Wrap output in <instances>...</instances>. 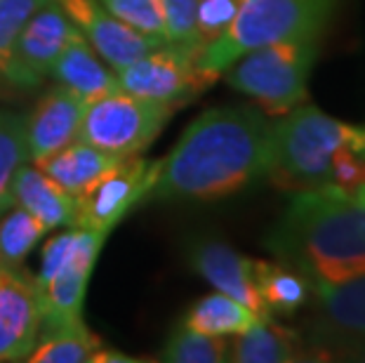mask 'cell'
Instances as JSON below:
<instances>
[{
    "label": "cell",
    "mask_w": 365,
    "mask_h": 363,
    "mask_svg": "<svg viewBox=\"0 0 365 363\" xmlns=\"http://www.w3.org/2000/svg\"><path fill=\"white\" fill-rule=\"evenodd\" d=\"M274 121L255 106H217L189 123L160 158L149 200L207 203L234 196L267 177Z\"/></svg>",
    "instance_id": "6da1fadb"
},
{
    "label": "cell",
    "mask_w": 365,
    "mask_h": 363,
    "mask_svg": "<svg viewBox=\"0 0 365 363\" xmlns=\"http://www.w3.org/2000/svg\"><path fill=\"white\" fill-rule=\"evenodd\" d=\"M264 245L309 283L365 276V203L335 187L292 191Z\"/></svg>",
    "instance_id": "7a4b0ae2"
},
{
    "label": "cell",
    "mask_w": 365,
    "mask_h": 363,
    "mask_svg": "<svg viewBox=\"0 0 365 363\" xmlns=\"http://www.w3.org/2000/svg\"><path fill=\"white\" fill-rule=\"evenodd\" d=\"M361 135L363 128L332 118L312 104L294 106L274 121L267 180L285 191L330 187L337 153Z\"/></svg>",
    "instance_id": "3957f363"
},
{
    "label": "cell",
    "mask_w": 365,
    "mask_h": 363,
    "mask_svg": "<svg viewBox=\"0 0 365 363\" xmlns=\"http://www.w3.org/2000/svg\"><path fill=\"white\" fill-rule=\"evenodd\" d=\"M337 0H240L236 19L198 52V66L222 76L255 48L285 41H321Z\"/></svg>",
    "instance_id": "277c9868"
},
{
    "label": "cell",
    "mask_w": 365,
    "mask_h": 363,
    "mask_svg": "<svg viewBox=\"0 0 365 363\" xmlns=\"http://www.w3.org/2000/svg\"><path fill=\"white\" fill-rule=\"evenodd\" d=\"M318 57V41H285L240 55L224 78L269 116H283L304 104L309 76Z\"/></svg>",
    "instance_id": "5b68a950"
},
{
    "label": "cell",
    "mask_w": 365,
    "mask_h": 363,
    "mask_svg": "<svg viewBox=\"0 0 365 363\" xmlns=\"http://www.w3.org/2000/svg\"><path fill=\"white\" fill-rule=\"evenodd\" d=\"M177 104H163L115 90L85 104L78 140L128 158L142 153L168 126Z\"/></svg>",
    "instance_id": "8992f818"
},
{
    "label": "cell",
    "mask_w": 365,
    "mask_h": 363,
    "mask_svg": "<svg viewBox=\"0 0 365 363\" xmlns=\"http://www.w3.org/2000/svg\"><path fill=\"white\" fill-rule=\"evenodd\" d=\"M196 48L163 43L118 71V88L151 102L182 106L220 81L198 66Z\"/></svg>",
    "instance_id": "52a82bcc"
},
{
    "label": "cell",
    "mask_w": 365,
    "mask_h": 363,
    "mask_svg": "<svg viewBox=\"0 0 365 363\" xmlns=\"http://www.w3.org/2000/svg\"><path fill=\"white\" fill-rule=\"evenodd\" d=\"M160 173V160L137 156L123 158L90 191L76 198V227L111 231L135 205L149 200Z\"/></svg>",
    "instance_id": "ba28073f"
},
{
    "label": "cell",
    "mask_w": 365,
    "mask_h": 363,
    "mask_svg": "<svg viewBox=\"0 0 365 363\" xmlns=\"http://www.w3.org/2000/svg\"><path fill=\"white\" fill-rule=\"evenodd\" d=\"M314 300L312 342L339 359L365 342V276L337 283H309Z\"/></svg>",
    "instance_id": "9c48e42d"
},
{
    "label": "cell",
    "mask_w": 365,
    "mask_h": 363,
    "mask_svg": "<svg viewBox=\"0 0 365 363\" xmlns=\"http://www.w3.org/2000/svg\"><path fill=\"white\" fill-rule=\"evenodd\" d=\"M81 31L66 17V12L50 0L26 21L12 50L7 83L19 90H34L50 76L52 64L66 48V43Z\"/></svg>",
    "instance_id": "30bf717a"
},
{
    "label": "cell",
    "mask_w": 365,
    "mask_h": 363,
    "mask_svg": "<svg viewBox=\"0 0 365 363\" xmlns=\"http://www.w3.org/2000/svg\"><path fill=\"white\" fill-rule=\"evenodd\" d=\"M43 309L36 276L0 269V363L26 361L41 337Z\"/></svg>",
    "instance_id": "8fae6325"
},
{
    "label": "cell",
    "mask_w": 365,
    "mask_h": 363,
    "mask_svg": "<svg viewBox=\"0 0 365 363\" xmlns=\"http://www.w3.org/2000/svg\"><path fill=\"white\" fill-rule=\"evenodd\" d=\"M54 3L66 12V17L73 21L85 41L115 73L149 50L163 45L156 38L139 34L125 21L115 19L99 0H54Z\"/></svg>",
    "instance_id": "7c38bea8"
},
{
    "label": "cell",
    "mask_w": 365,
    "mask_h": 363,
    "mask_svg": "<svg viewBox=\"0 0 365 363\" xmlns=\"http://www.w3.org/2000/svg\"><path fill=\"white\" fill-rule=\"evenodd\" d=\"M191 269L215 290L250 307L259 319H271L262 307L257 285H255V260L245 257L220 238H198L186 252Z\"/></svg>",
    "instance_id": "4fadbf2b"
},
{
    "label": "cell",
    "mask_w": 365,
    "mask_h": 363,
    "mask_svg": "<svg viewBox=\"0 0 365 363\" xmlns=\"http://www.w3.org/2000/svg\"><path fill=\"white\" fill-rule=\"evenodd\" d=\"M85 102L66 88H54L26 118L29 160L41 165L52 153L78 140Z\"/></svg>",
    "instance_id": "5bb4252c"
},
{
    "label": "cell",
    "mask_w": 365,
    "mask_h": 363,
    "mask_svg": "<svg viewBox=\"0 0 365 363\" xmlns=\"http://www.w3.org/2000/svg\"><path fill=\"white\" fill-rule=\"evenodd\" d=\"M50 76L61 88L71 90L85 104L111 95L118 88V73L95 52L83 34L73 36L50 68Z\"/></svg>",
    "instance_id": "9a60e30c"
},
{
    "label": "cell",
    "mask_w": 365,
    "mask_h": 363,
    "mask_svg": "<svg viewBox=\"0 0 365 363\" xmlns=\"http://www.w3.org/2000/svg\"><path fill=\"white\" fill-rule=\"evenodd\" d=\"M12 205L24 208L36 220H41L48 231L76 227V198L34 163H24L14 177Z\"/></svg>",
    "instance_id": "2e32d148"
},
{
    "label": "cell",
    "mask_w": 365,
    "mask_h": 363,
    "mask_svg": "<svg viewBox=\"0 0 365 363\" xmlns=\"http://www.w3.org/2000/svg\"><path fill=\"white\" fill-rule=\"evenodd\" d=\"M120 156L97 149L88 142L76 140L66 144L64 149L52 153L48 160H43L41 168L45 175H50L66 194L81 198L85 191H90L113 165L120 163Z\"/></svg>",
    "instance_id": "e0dca14e"
},
{
    "label": "cell",
    "mask_w": 365,
    "mask_h": 363,
    "mask_svg": "<svg viewBox=\"0 0 365 363\" xmlns=\"http://www.w3.org/2000/svg\"><path fill=\"white\" fill-rule=\"evenodd\" d=\"M307 349L294 330L262 319L243 333L234 335L229 349V361L236 363H292L304 361Z\"/></svg>",
    "instance_id": "ac0fdd59"
},
{
    "label": "cell",
    "mask_w": 365,
    "mask_h": 363,
    "mask_svg": "<svg viewBox=\"0 0 365 363\" xmlns=\"http://www.w3.org/2000/svg\"><path fill=\"white\" fill-rule=\"evenodd\" d=\"M255 285L267 316H292L312 300V285L283 262L255 260Z\"/></svg>",
    "instance_id": "d6986e66"
},
{
    "label": "cell",
    "mask_w": 365,
    "mask_h": 363,
    "mask_svg": "<svg viewBox=\"0 0 365 363\" xmlns=\"http://www.w3.org/2000/svg\"><path fill=\"white\" fill-rule=\"evenodd\" d=\"M262 321L250 307H245L238 300L224 295V292H212V295L200 297L198 302H193L186 312L182 326L196 330L203 335L215 337H231L255 326Z\"/></svg>",
    "instance_id": "ffe728a7"
},
{
    "label": "cell",
    "mask_w": 365,
    "mask_h": 363,
    "mask_svg": "<svg viewBox=\"0 0 365 363\" xmlns=\"http://www.w3.org/2000/svg\"><path fill=\"white\" fill-rule=\"evenodd\" d=\"M104 342L85 326L43 333L26 361L31 363H88Z\"/></svg>",
    "instance_id": "44dd1931"
},
{
    "label": "cell",
    "mask_w": 365,
    "mask_h": 363,
    "mask_svg": "<svg viewBox=\"0 0 365 363\" xmlns=\"http://www.w3.org/2000/svg\"><path fill=\"white\" fill-rule=\"evenodd\" d=\"M48 236V227L14 205L10 213L0 218V269L24 267V260L36 250V245Z\"/></svg>",
    "instance_id": "7402d4cb"
},
{
    "label": "cell",
    "mask_w": 365,
    "mask_h": 363,
    "mask_svg": "<svg viewBox=\"0 0 365 363\" xmlns=\"http://www.w3.org/2000/svg\"><path fill=\"white\" fill-rule=\"evenodd\" d=\"M29 160L26 116L0 109V215L12 208V182Z\"/></svg>",
    "instance_id": "603a6c76"
},
{
    "label": "cell",
    "mask_w": 365,
    "mask_h": 363,
    "mask_svg": "<svg viewBox=\"0 0 365 363\" xmlns=\"http://www.w3.org/2000/svg\"><path fill=\"white\" fill-rule=\"evenodd\" d=\"M231 342L227 337L203 335L180 326L173 330L160 349V361L168 363H224L229 361Z\"/></svg>",
    "instance_id": "cb8c5ba5"
},
{
    "label": "cell",
    "mask_w": 365,
    "mask_h": 363,
    "mask_svg": "<svg viewBox=\"0 0 365 363\" xmlns=\"http://www.w3.org/2000/svg\"><path fill=\"white\" fill-rule=\"evenodd\" d=\"M50 0H0V81L7 83L12 50L26 21Z\"/></svg>",
    "instance_id": "d4e9b609"
},
{
    "label": "cell",
    "mask_w": 365,
    "mask_h": 363,
    "mask_svg": "<svg viewBox=\"0 0 365 363\" xmlns=\"http://www.w3.org/2000/svg\"><path fill=\"white\" fill-rule=\"evenodd\" d=\"M115 19L125 21L128 26L137 29L139 34L168 43L165 21L156 0H99Z\"/></svg>",
    "instance_id": "484cf974"
},
{
    "label": "cell",
    "mask_w": 365,
    "mask_h": 363,
    "mask_svg": "<svg viewBox=\"0 0 365 363\" xmlns=\"http://www.w3.org/2000/svg\"><path fill=\"white\" fill-rule=\"evenodd\" d=\"M238 7L240 0H196V38L200 50L231 26Z\"/></svg>",
    "instance_id": "4316f807"
},
{
    "label": "cell",
    "mask_w": 365,
    "mask_h": 363,
    "mask_svg": "<svg viewBox=\"0 0 365 363\" xmlns=\"http://www.w3.org/2000/svg\"><path fill=\"white\" fill-rule=\"evenodd\" d=\"M165 21L168 43L200 50L196 38V0H156Z\"/></svg>",
    "instance_id": "83f0119b"
},
{
    "label": "cell",
    "mask_w": 365,
    "mask_h": 363,
    "mask_svg": "<svg viewBox=\"0 0 365 363\" xmlns=\"http://www.w3.org/2000/svg\"><path fill=\"white\" fill-rule=\"evenodd\" d=\"M137 359L128 357V354L123 352H115V349H106V347L102 344L97 349V354L92 357V363H135Z\"/></svg>",
    "instance_id": "f1b7e54d"
},
{
    "label": "cell",
    "mask_w": 365,
    "mask_h": 363,
    "mask_svg": "<svg viewBox=\"0 0 365 363\" xmlns=\"http://www.w3.org/2000/svg\"><path fill=\"white\" fill-rule=\"evenodd\" d=\"M339 359L341 361H361V363H365V342L351 347V349H346Z\"/></svg>",
    "instance_id": "f546056e"
},
{
    "label": "cell",
    "mask_w": 365,
    "mask_h": 363,
    "mask_svg": "<svg viewBox=\"0 0 365 363\" xmlns=\"http://www.w3.org/2000/svg\"><path fill=\"white\" fill-rule=\"evenodd\" d=\"M354 196H356V198H359V200H361V203H365V184H361V187H359V189H356V191H354Z\"/></svg>",
    "instance_id": "4dcf8cb0"
}]
</instances>
